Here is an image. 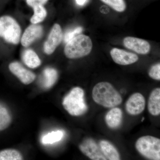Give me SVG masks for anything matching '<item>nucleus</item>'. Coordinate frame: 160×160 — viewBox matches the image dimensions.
I'll use <instances>...</instances> for the list:
<instances>
[{"instance_id": "f257e3e1", "label": "nucleus", "mask_w": 160, "mask_h": 160, "mask_svg": "<svg viewBox=\"0 0 160 160\" xmlns=\"http://www.w3.org/2000/svg\"><path fill=\"white\" fill-rule=\"evenodd\" d=\"M92 98L97 104L108 108L119 106L122 102L119 92L108 82H101L94 86Z\"/></svg>"}, {"instance_id": "f03ea898", "label": "nucleus", "mask_w": 160, "mask_h": 160, "mask_svg": "<svg viewBox=\"0 0 160 160\" xmlns=\"http://www.w3.org/2000/svg\"><path fill=\"white\" fill-rule=\"evenodd\" d=\"M84 96L85 92L82 89L79 87L72 88L63 99V107L72 116L82 115L88 110Z\"/></svg>"}, {"instance_id": "7ed1b4c3", "label": "nucleus", "mask_w": 160, "mask_h": 160, "mask_svg": "<svg viewBox=\"0 0 160 160\" xmlns=\"http://www.w3.org/2000/svg\"><path fill=\"white\" fill-rule=\"evenodd\" d=\"M92 48L90 38L85 35L79 34L66 43L64 53L68 58H79L89 55Z\"/></svg>"}, {"instance_id": "20e7f679", "label": "nucleus", "mask_w": 160, "mask_h": 160, "mask_svg": "<svg viewBox=\"0 0 160 160\" xmlns=\"http://www.w3.org/2000/svg\"><path fill=\"white\" fill-rule=\"evenodd\" d=\"M135 147L140 154L149 160H160V139L152 136H144L136 141Z\"/></svg>"}, {"instance_id": "39448f33", "label": "nucleus", "mask_w": 160, "mask_h": 160, "mask_svg": "<svg viewBox=\"0 0 160 160\" xmlns=\"http://www.w3.org/2000/svg\"><path fill=\"white\" fill-rule=\"evenodd\" d=\"M21 28L16 20L9 16L0 18V38L7 42L17 45L19 42Z\"/></svg>"}, {"instance_id": "423d86ee", "label": "nucleus", "mask_w": 160, "mask_h": 160, "mask_svg": "<svg viewBox=\"0 0 160 160\" xmlns=\"http://www.w3.org/2000/svg\"><path fill=\"white\" fill-rule=\"evenodd\" d=\"M79 148L83 154L91 160H107L95 141L91 138L83 141L79 146Z\"/></svg>"}, {"instance_id": "0eeeda50", "label": "nucleus", "mask_w": 160, "mask_h": 160, "mask_svg": "<svg viewBox=\"0 0 160 160\" xmlns=\"http://www.w3.org/2000/svg\"><path fill=\"white\" fill-rule=\"evenodd\" d=\"M63 32L60 25H53L49 32L48 38L44 43V51L46 54L50 55L54 52L62 41Z\"/></svg>"}, {"instance_id": "6e6552de", "label": "nucleus", "mask_w": 160, "mask_h": 160, "mask_svg": "<svg viewBox=\"0 0 160 160\" xmlns=\"http://www.w3.org/2000/svg\"><path fill=\"white\" fill-rule=\"evenodd\" d=\"M126 112L131 115H137L142 112L146 107V100L143 95L139 92L133 93L126 101Z\"/></svg>"}, {"instance_id": "1a4fd4ad", "label": "nucleus", "mask_w": 160, "mask_h": 160, "mask_svg": "<svg viewBox=\"0 0 160 160\" xmlns=\"http://www.w3.org/2000/svg\"><path fill=\"white\" fill-rule=\"evenodd\" d=\"M123 42L127 49L140 54H147L151 49V46L147 41L138 38L127 37L124 39Z\"/></svg>"}, {"instance_id": "9d476101", "label": "nucleus", "mask_w": 160, "mask_h": 160, "mask_svg": "<svg viewBox=\"0 0 160 160\" xmlns=\"http://www.w3.org/2000/svg\"><path fill=\"white\" fill-rule=\"evenodd\" d=\"M9 68L12 73L25 85H29L35 79V74L32 72L26 69L19 62H16L10 63Z\"/></svg>"}, {"instance_id": "9b49d317", "label": "nucleus", "mask_w": 160, "mask_h": 160, "mask_svg": "<svg viewBox=\"0 0 160 160\" xmlns=\"http://www.w3.org/2000/svg\"><path fill=\"white\" fill-rule=\"evenodd\" d=\"M110 55L115 62L122 66L131 65L138 60L137 55L118 48L112 49Z\"/></svg>"}, {"instance_id": "f8f14e48", "label": "nucleus", "mask_w": 160, "mask_h": 160, "mask_svg": "<svg viewBox=\"0 0 160 160\" xmlns=\"http://www.w3.org/2000/svg\"><path fill=\"white\" fill-rule=\"evenodd\" d=\"M43 27L37 24H32L26 28L21 39V44L27 47L42 36Z\"/></svg>"}, {"instance_id": "ddd939ff", "label": "nucleus", "mask_w": 160, "mask_h": 160, "mask_svg": "<svg viewBox=\"0 0 160 160\" xmlns=\"http://www.w3.org/2000/svg\"><path fill=\"white\" fill-rule=\"evenodd\" d=\"M123 120V112L120 108H112L105 116L106 124L109 128L116 129L119 128Z\"/></svg>"}, {"instance_id": "4468645a", "label": "nucleus", "mask_w": 160, "mask_h": 160, "mask_svg": "<svg viewBox=\"0 0 160 160\" xmlns=\"http://www.w3.org/2000/svg\"><path fill=\"white\" fill-rule=\"evenodd\" d=\"M148 109L152 115L158 116L160 114V88L153 89L149 97Z\"/></svg>"}, {"instance_id": "2eb2a0df", "label": "nucleus", "mask_w": 160, "mask_h": 160, "mask_svg": "<svg viewBox=\"0 0 160 160\" xmlns=\"http://www.w3.org/2000/svg\"><path fill=\"white\" fill-rule=\"evenodd\" d=\"M100 148L106 159L120 160L118 151L112 144L106 140H102L100 142Z\"/></svg>"}, {"instance_id": "dca6fc26", "label": "nucleus", "mask_w": 160, "mask_h": 160, "mask_svg": "<svg viewBox=\"0 0 160 160\" xmlns=\"http://www.w3.org/2000/svg\"><path fill=\"white\" fill-rule=\"evenodd\" d=\"M22 60L26 66L31 69L38 68L41 65V61L38 56L31 49L24 50L22 54Z\"/></svg>"}, {"instance_id": "f3484780", "label": "nucleus", "mask_w": 160, "mask_h": 160, "mask_svg": "<svg viewBox=\"0 0 160 160\" xmlns=\"http://www.w3.org/2000/svg\"><path fill=\"white\" fill-rule=\"evenodd\" d=\"M43 83L46 89L52 87L58 79V72L53 68H46L43 71Z\"/></svg>"}, {"instance_id": "a211bd4d", "label": "nucleus", "mask_w": 160, "mask_h": 160, "mask_svg": "<svg viewBox=\"0 0 160 160\" xmlns=\"http://www.w3.org/2000/svg\"><path fill=\"white\" fill-rule=\"evenodd\" d=\"M12 118L8 109L0 104V132L8 128L11 124Z\"/></svg>"}, {"instance_id": "6ab92c4d", "label": "nucleus", "mask_w": 160, "mask_h": 160, "mask_svg": "<svg viewBox=\"0 0 160 160\" xmlns=\"http://www.w3.org/2000/svg\"><path fill=\"white\" fill-rule=\"evenodd\" d=\"M34 13L30 19L32 24H38L43 22L47 16V12L44 6H37L33 8Z\"/></svg>"}, {"instance_id": "aec40b11", "label": "nucleus", "mask_w": 160, "mask_h": 160, "mask_svg": "<svg viewBox=\"0 0 160 160\" xmlns=\"http://www.w3.org/2000/svg\"><path fill=\"white\" fill-rule=\"evenodd\" d=\"M23 158L16 149H8L0 151V160H22Z\"/></svg>"}, {"instance_id": "412c9836", "label": "nucleus", "mask_w": 160, "mask_h": 160, "mask_svg": "<svg viewBox=\"0 0 160 160\" xmlns=\"http://www.w3.org/2000/svg\"><path fill=\"white\" fill-rule=\"evenodd\" d=\"M63 131L58 130L52 131L43 137L42 142L44 144H52L59 142L62 139L63 137Z\"/></svg>"}, {"instance_id": "4be33fe9", "label": "nucleus", "mask_w": 160, "mask_h": 160, "mask_svg": "<svg viewBox=\"0 0 160 160\" xmlns=\"http://www.w3.org/2000/svg\"><path fill=\"white\" fill-rule=\"evenodd\" d=\"M103 3L108 5L112 9L118 12H123L126 8L125 0H101Z\"/></svg>"}, {"instance_id": "5701e85b", "label": "nucleus", "mask_w": 160, "mask_h": 160, "mask_svg": "<svg viewBox=\"0 0 160 160\" xmlns=\"http://www.w3.org/2000/svg\"><path fill=\"white\" fill-rule=\"evenodd\" d=\"M83 29L82 27L79 26L66 32L64 37V42L66 44L68 42L75 37L80 34L82 32Z\"/></svg>"}, {"instance_id": "b1692460", "label": "nucleus", "mask_w": 160, "mask_h": 160, "mask_svg": "<svg viewBox=\"0 0 160 160\" xmlns=\"http://www.w3.org/2000/svg\"><path fill=\"white\" fill-rule=\"evenodd\" d=\"M149 75L152 79L160 80V64L157 63L153 65L149 69Z\"/></svg>"}, {"instance_id": "393cba45", "label": "nucleus", "mask_w": 160, "mask_h": 160, "mask_svg": "<svg viewBox=\"0 0 160 160\" xmlns=\"http://www.w3.org/2000/svg\"><path fill=\"white\" fill-rule=\"evenodd\" d=\"M49 0H26V2L28 5L33 8L35 6H44L48 2Z\"/></svg>"}, {"instance_id": "a878e982", "label": "nucleus", "mask_w": 160, "mask_h": 160, "mask_svg": "<svg viewBox=\"0 0 160 160\" xmlns=\"http://www.w3.org/2000/svg\"><path fill=\"white\" fill-rule=\"evenodd\" d=\"M87 0H76L77 4L80 6H82L86 4Z\"/></svg>"}, {"instance_id": "bb28decb", "label": "nucleus", "mask_w": 160, "mask_h": 160, "mask_svg": "<svg viewBox=\"0 0 160 160\" xmlns=\"http://www.w3.org/2000/svg\"><path fill=\"white\" fill-rule=\"evenodd\" d=\"M144 119H145V118H142V122H143V121H144Z\"/></svg>"}]
</instances>
